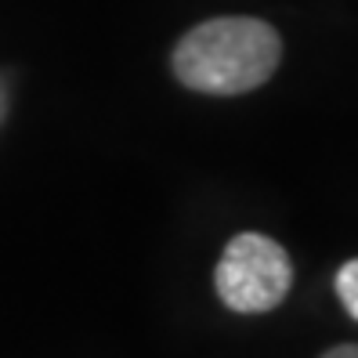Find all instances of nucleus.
<instances>
[{
  "label": "nucleus",
  "instance_id": "nucleus-1",
  "mask_svg": "<svg viewBox=\"0 0 358 358\" xmlns=\"http://www.w3.org/2000/svg\"><path fill=\"white\" fill-rule=\"evenodd\" d=\"M282 40L261 18L224 15L192 26L174 48V76L199 94H246L271 80Z\"/></svg>",
  "mask_w": 358,
  "mask_h": 358
},
{
  "label": "nucleus",
  "instance_id": "nucleus-2",
  "mask_svg": "<svg viewBox=\"0 0 358 358\" xmlns=\"http://www.w3.org/2000/svg\"><path fill=\"white\" fill-rule=\"evenodd\" d=\"M214 286L224 308L239 315H264L286 301L293 286V261L275 239L261 231H239L217 261Z\"/></svg>",
  "mask_w": 358,
  "mask_h": 358
},
{
  "label": "nucleus",
  "instance_id": "nucleus-3",
  "mask_svg": "<svg viewBox=\"0 0 358 358\" xmlns=\"http://www.w3.org/2000/svg\"><path fill=\"white\" fill-rule=\"evenodd\" d=\"M336 297H341L344 311L358 322V257L341 264V271H336Z\"/></svg>",
  "mask_w": 358,
  "mask_h": 358
},
{
  "label": "nucleus",
  "instance_id": "nucleus-4",
  "mask_svg": "<svg viewBox=\"0 0 358 358\" xmlns=\"http://www.w3.org/2000/svg\"><path fill=\"white\" fill-rule=\"evenodd\" d=\"M322 358H358V344H336V348H329Z\"/></svg>",
  "mask_w": 358,
  "mask_h": 358
}]
</instances>
